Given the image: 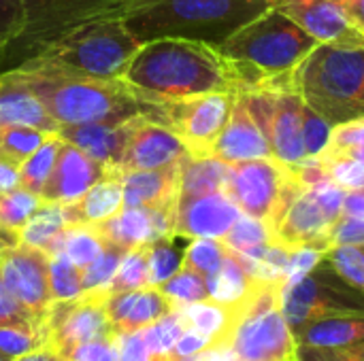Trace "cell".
<instances>
[{"mask_svg":"<svg viewBox=\"0 0 364 361\" xmlns=\"http://www.w3.org/2000/svg\"><path fill=\"white\" fill-rule=\"evenodd\" d=\"M11 72L41 98L58 126L119 123L132 117H149L166 126V102L124 79H92L30 66H15Z\"/></svg>","mask_w":364,"mask_h":361,"instance_id":"6da1fadb","label":"cell"},{"mask_svg":"<svg viewBox=\"0 0 364 361\" xmlns=\"http://www.w3.org/2000/svg\"><path fill=\"white\" fill-rule=\"evenodd\" d=\"M122 79L162 102L241 89V81L220 47L186 38L143 43Z\"/></svg>","mask_w":364,"mask_h":361,"instance_id":"7a4b0ae2","label":"cell"},{"mask_svg":"<svg viewBox=\"0 0 364 361\" xmlns=\"http://www.w3.org/2000/svg\"><path fill=\"white\" fill-rule=\"evenodd\" d=\"M271 6L273 0H115L100 17L122 19L141 45L186 38L220 47Z\"/></svg>","mask_w":364,"mask_h":361,"instance_id":"3957f363","label":"cell"},{"mask_svg":"<svg viewBox=\"0 0 364 361\" xmlns=\"http://www.w3.org/2000/svg\"><path fill=\"white\" fill-rule=\"evenodd\" d=\"M318 45L286 13L271 6L230 34L220 51L232 64L241 89H250L290 74Z\"/></svg>","mask_w":364,"mask_h":361,"instance_id":"277c9868","label":"cell"},{"mask_svg":"<svg viewBox=\"0 0 364 361\" xmlns=\"http://www.w3.org/2000/svg\"><path fill=\"white\" fill-rule=\"evenodd\" d=\"M141 43L117 17H96L75 26L34 57L17 64L92 79H122Z\"/></svg>","mask_w":364,"mask_h":361,"instance_id":"5b68a950","label":"cell"},{"mask_svg":"<svg viewBox=\"0 0 364 361\" xmlns=\"http://www.w3.org/2000/svg\"><path fill=\"white\" fill-rule=\"evenodd\" d=\"M303 102L333 126L364 115V45H318L292 72Z\"/></svg>","mask_w":364,"mask_h":361,"instance_id":"8992f818","label":"cell"},{"mask_svg":"<svg viewBox=\"0 0 364 361\" xmlns=\"http://www.w3.org/2000/svg\"><path fill=\"white\" fill-rule=\"evenodd\" d=\"M226 351L237 361H296L294 336L282 311V285H258L237 313Z\"/></svg>","mask_w":364,"mask_h":361,"instance_id":"52a82bcc","label":"cell"},{"mask_svg":"<svg viewBox=\"0 0 364 361\" xmlns=\"http://www.w3.org/2000/svg\"><path fill=\"white\" fill-rule=\"evenodd\" d=\"M346 189L331 179L303 183L284 206L271 234L275 245L294 249H331V236L343 215Z\"/></svg>","mask_w":364,"mask_h":361,"instance_id":"ba28073f","label":"cell"},{"mask_svg":"<svg viewBox=\"0 0 364 361\" xmlns=\"http://www.w3.org/2000/svg\"><path fill=\"white\" fill-rule=\"evenodd\" d=\"M294 72V70H292ZM292 72L258 87L237 91L269 140L271 155L288 166L305 164L307 151L303 145V98L294 89Z\"/></svg>","mask_w":364,"mask_h":361,"instance_id":"9c48e42d","label":"cell"},{"mask_svg":"<svg viewBox=\"0 0 364 361\" xmlns=\"http://www.w3.org/2000/svg\"><path fill=\"white\" fill-rule=\"evenodd\" d=\"M282 311L294 332L318 319L364 315V291L343 279L324 255L305 277L282 285Z\"/></svg>","mask_w":364,"mask_h":361,"instance_id":"30bf717a","label":"cell"},{"mask_svg":"<svg viewBox=\"0 0 364 361\" xmlns=\"http://www.w3.org/2000/svg\"><path fill=\"white\" fill-rule=\"evenodd\" d=\"M301 185L303 181L294 166L275 157H260L228 164L224 191L243 215L262 219L271 228Z\"/></svg>","mask_w":364,"mask_h":361,"instance_id":"8fae6325","label":"cell"},{"mask_svg":"<svg viewBox=\"0 0 364 361\" xmlns=\"http://www.w3.org/2000/svg\"><path fill=\"white\" fill-rule=\"evenodd\" d=\"M113 2L115 0H19L23 30L0 66V72L34 57L75 26L105 15Z\"/></svg>","mask_w":364,"mask_h":361,"instance_id":"7c38bea8","label":"cell"},{"mask_svg":"<svg viewBox=\"0 0 364 361\" xmlns=\"http://www.w3.org/2000/svg\"><path fill=\"white\" fill-rule=\"evenodd\" d=\"M107 298L85 291L73 300H53L45 317L47 349L66 360L79 345L115 336L105 309Z\"/></svg>","mask_w":364,"mask_h":361,"instance_id":"4fadbf2b","label":"cell"},{"mask_svg":"<svg viewBox=\"0 0 364 361\" xmlns=\"http://www.w3.org/2000/svg\"><path fill=\"white\" fill-rule=\"evenodd\" d=\"M237 91H211L166 102V126L181 138L190 155L207 157L222 134Z\"/></svg>","mask_w":364,"mask_h":361,"instance_id":"5bb4252c","label":"cell"},{"mask_svg":"<svg viewBox=\"0 0 364 361\" xmlns=\"http://www.w3.org/2000/svg\"><path fill=\"white\" fill-rule=\"evenodd\" d=\"M0 283L30 311L47 317L53 302L49 255L13 236L0 234Z\"/></svg>","mask_w":364,"mask_h":361,"instance_id":"9a60e30c","label":"cell"},{"mask_svg":"<svg viewBox=\"0 0 364 361\" xmlns=\"http://www.w3.org/2000/svg\"><path fill=\"white\" fill-rule=\"evenodd\" d=\"M273 6L286 13L320 45H364V36L352 26L341 0H273Z\"/></svg>","mask_w":364,"mask_h":361,"instance_id":"2e32d148","label":"cell"},{"mask_svg":"<svg viewBox=\"0 0 364 361\" xmlns=\"http://www.w3.org/2000/svg\"><path fill=\"white\" fill-rule=\"evenodd\" d=\"M186 155H190L186 145L168 126L158 123L149 117H143L134 126L113 174L166 168V166L179 164Z\"/></svg>","mask_w":364,"mask_h":361,"instance_id":"e0dca14e","label":"cell"},{"mask_svg":"<svg viewBox=\"0 0 364 361\" xmlns=\"http://www.w3.org/2000/svg\"><path fill=\"white\" fill-rule=\"evenodd\" d=\"M241 217V209L226 191L203 194L194 198L177 200L175 209V238H218L222 240L235 221Z\"/></svg>","mask_w":364,"mask_h":361,"instance_id":"ac0fdd59","label":"cell"},{"mask_svg":"<svg viewBox=\"0 0 364 361\" xmlns=\"http://www.w3.org/2000/svg\"><path fill=\"white\" fill-rule=\"evenodd\" d=\"M177 209V206H175ZM175 209H149V206H124L111 219L94 226L105 243L117 245L126 251L149 245L154 240L173 236Z\"/></svg>","mask_w":364,"mask_h":361,"instance_id":"d6986e66","label":"cell"},{"mask_svg":"<svg viewBox=\"0 0 364 361\" xmlns=\"http://www.w3.org/2000/svg\"><path fill=\"white\" fill-rule=\"evenodd\" d=\"M107 174H109L107 166H102L85 151L64 140L58 162L51 170V177L47 179L41 191V200L53 204H70L79 200L92 185H96Z\"/></svg>","mask_w":364,"mask_h":361,"instance_id":"ffe728a7","label":"cell"},{"mask_svg":"<svg viewBox=\"0 0 364 361\" xmlns=\"http://www.w3.org/2000/svg\"><path fill=\"white\" fill-rule=\"evenodd\" d=\"M211 157H218L226 164L273 157L269 140L264 138L260 126L256 123L254 115L250 113L247 104L239 94L235 98L232 113L211 149Z\"/></svg>","mask_w":364,"mask_h":361,"instance_id":"44dd1931","label":"cell"},{"mask_svg":"<svg viewBox=\"0 0 364 361\" xmlns=\"http://www.w3.org/2000/svg\"><path fill=\"white\" fill-rule=\"evenodd\" d=\"M143 117H132L128 121H119V123H81V126H60L58 134L79 147L81 151H85L90 157H94L96 162H100L102 166L109 168V172H113L122 160V153L128 145V138L134 130V126L141 121Z\"/></svg>","mask_w":364,"mask_h":361,"instance_id":"7402d4cb","label":"cell"},{"mask_svg":"<svg viewBox=\"0 0 364 361\" xmlns=\"http://www.w3.org/2000/svg\"><path fill=\"white\" fill-rule=\"evenodd\" d=\"M109 323L115 334L145 330L175 306L162 296L158 287H141L132 291L111 294L105 302Z\"/></svg>","mask_w":364,"mask_h":361,"instance_id":"603a6c76","label":"cell"},{"mask_svg":"<svg viewBox=\"0 0 364 361\" xmlns=\"http://www.w3.org/2000/svg\"><path fill=\"white\" fill-rule=\"evenodd\" d=\"M181 162L166 166V168L132 170V172L117 174L124 187V206L175 209L177 198H179Z\"/></svg>","mask_w":364,"mask_h":361,"instance_id":"cb8c5ba5","label":"cell"},{"mask_svg":"<svg viewBox=\"0 0 364 361\" xmlns=\"http://www.w3.org/2000/svg\"><path fill=\"white\" fill-rule=\"evenodd\" d=\"M2 126H28L43 132H58L60 128L41 98L11 70L0 72V128Z\"/></svg>","mask_w":364,"mask_h":361,"instance_id":"d4e9b609","label":"cell"},{"mask_svg":"<svg viewBox=\"0 0 364 361\" xmlns=\"http://www.w3.org/2000/svg\"><path fill=\"white\" fill-rule=\"evenodd\" d=\"M68 226H98L124 209V187L117 174L109 172L79 200L62 204Z\"/></svg>","mask_w":364,"mask_h":361,"instance_id":"484cf974","label":"cell"},{"mask_svg":"<svg viewBox=\"0 0 364 361\" xmlns=\"http://www.w3.org/2000/svg\"><path fill=\"white\" fill-rule=\"evenodd\" d=\"M292 336L296 347L339 349V347L358 345L364 340V315L318 319L296 328Z\"/></svg>","mask_w":364,"mask_h":361,"instance_id":"4316f807","label":"cell"},{"mask_svg":"<svg viewBox=\"0 0 364 361\" xmlns=\"http://www.w3.org/2000/svg\"><path fill=\"white\" fill-rule=\"evenodd\" d=\"M260 283L262 281L254 279L230 249L222 268L207 279L209 298L232 309H241L250 300V296L258 289Z\"/></svg>","mask_w":364,"mask_h":361,"instance_id":"83f0119b","label":"cell"},{"mask_svg":"<svg viewBox=\"0 0 364 361\" xmlns=\"http://www.w3.org/2000/svg\"><path fill=\"white\" fill-rule=\"evenodd\" d=\"M186 328H194L203 334H207L215 349H226V340L230 336L232 323L237 319L239 309L220 304L211 298L203 300V302H194L188 306H177Z\"/></svg>","mask_w":364,"mask_h":361,"instance_id":"f1b7e54d","label":"cell"},{"mask_svg":"<svg viewBox=\"0 0 364 361\" xmlns=\"http://www.w3.org/2000/svg\"><path fill=\"white\" fill-rule=\"evenodd\" d=\"M228 177V164L218 157H196L186 155L181 162V179H179V198H194L203 194L224 191Z\"/></svg>","mask_w":364,"mask_h":361,"instance_id":"f546056e","label":"cell"},{"mask_svg":"<svg viewBox=\"0 0 364 361\" xmlns=\"http://www.w3.org/2000/svg\"><path fill=\"white\" fill-rule=\"evenodd\" d=\"M68 226L66 215H64V206L62 204H53V202H43L36 213L30 217V221L21 228V232L17 234V240L43 249L47 255L55 243V238L62 234V230Z\"/></svg>","mask_w":364,"mask_h":361,"instance_id":"4dcf8cb0","label":"cell"},{"mask_svg":"<svg viewBox=\"0 0 364 361\" xmlns=\"http://www.w3.org/2000/svg\"><path fill=\"white\" fill-rule=\"evenodd\" d=\"M105 245V238L94 226H66L62 234L55 238L49 255L62 253L79 268H85L92 260L100 255Z\"/></svg>","mask_w":364,"mask_h":361,"instance_id":"1f68e13d","label":"cell"},{"mask_svg":"<svg viewBox=\"0 0 364 361\" xmlns=\"http://www.w3.org/2000/svg\"><path fill=\"white\" fill-rule=\"evenodd\" d=\"M222 240L230 251L241 253L250 260H260L267 253V249L275 245L271 228L262 219H256L243 213Z\"/></svg>","mask_w":364,"mask_h":361,"instance_id":"d6a6232c","label":"cell"},{"mask_svg":"<svg viewBox=\"0 0 364 361\" xmlns=\"http://www.w3.org/2000/svg\"><path fill=\"white\" fill-rule=\"evenodd\" d=\"M62 143H64V138L58 132L49 134L47 140L28 160H23L19 164V183H21L23 189L41 196L45 183L51 177V170H53V166L58 162Z\"/></svg>","mask_w":364,"mask_h":361,"instance_id":"836d02e7","label":"cell"},{"mask_svg":"<svg viewBox=\"0 0 364 361\" xmlns=\"http://www.w3.org/2000/svg\"><path fill=\"white\" fill-rule=\"evenodd\" d=\"M41 204V196L23 189L21 185L0 194V234L17 238L21 228L30 221Z\"/></svg>","mask_w":364,"mask_h":361,"instance_id":"e575fe53","label":"cell"},{"mask_svg":"<svg viewBox=\"0 0 364 361\" xmlns=\"http://www.w3.org/2000/svg\"><path fill=\"white\" fill-rule=\"evenodd\" d=\"M47 349V334L43 326L0 323V355L9 361L19 360L34 351Z\"/></svg>","mask_w":364,"mask_h":361,"instance_id":"d590c367","label":"cell"},{"mask_svg":"<svg viewBox=\"0 0 364 361\" xmlns=\"http://www.w3.org/2000/svg\"><path fill=\"white\" fill-rule=\"evenodd\" d=\"M49 134H55V132H43V130L28 128V126H2L0 128V157L19 166L47 140Z\"/></svg>","mask_w":364,"mask_h":361,"instance_id":"8d00e7d4","label":"cell"},{"mask_svg":"<svg viewBox=\"0 0 364 361\" xmlns=\"http://www.w3.org/2000/svg\"><path fill=\"white\" fill-rule=\"evenodd\" d=\"M162 296L177 309V306H188L194 302H203L209 298V287L207 279L186 266H181L179 272H175L168 281L158 285Z\"/></svg>","mask_w":364,"mask_h":361,"instance_id":"74e56055","label":"cell"},{"mask_svg":"<svg viewBox=\"0 0 364 361\" xmlns=\"http://www.w3.org/2000/svg\"><path fill=\"white\" fill-rule=\"evenodd\" d=\"M228 257V247L218 238H194L183 249V266L203 274L205 279L213 277Z\"/></svg>","mask_w":364,"mask_h":361,"instance_id":"f35d334b","label":"cell"},{"mask_svg":"<svg viewBox=\"0 0 364 361\" xmlns=\"http://www.w3.org/2000/svg\"><path fill=\"white\" fill-rule=\"evenodd\" d=\"M183 266V251L175 247V236H166L147 245V272L149 285L158 287L168 281Z\"/></svg>","mask_w":364,"mask_h":361,"instance_id":"ab89813d","label":"cell"},{"mask_svg":"<svg viewBox=\"0 0 364 361\" xmlns=\"http://www.w3.org/2000/svg\"><path fill=\"white\" fill-rule=\"evenodd\" d=\"M126 249L107 243L105 249L96 260H92L85 268H81V283H83V294L85 291H96V294H107L109 296V285L117 272V266L124 257Z\"/></svg>","mask_w":364,"mask_h":361,"instance_id":"60d3db41","label":"cell"},{"mask_svg":"<svg viewBox=\"0 0 364 361\" xmlns=\"http://www.w3.org/2000/svg\"><path fill=\"white\" fill-rule=\"evenodd\" d=\"M320 157H352L364 162V115L333 126L328 145Z\"/></svg>","mask_w":364,"mask_h":361,"instance_id":"b9f144b4","label":"cell"},{"mask_svg":"<svg viewBox=\"0 0 364 361\" xmlns=\"http://www.w3.org/2000/svg\"><path fill=\"white\" fill-rule=\"evenodd\" d=\"M149 285V272H147V245L130 249L124 253L117 272L109 285V296L119 291H132Z\"/></svg>","mask_w":364,"mask_h":361,"instance_id":"7bdbcfd3","label":"cell"},{"mask_svg":"<svg viewBox=\"0 0 364 361\" xmlns=\"http://www.w3.org/2000/svg\"><path fill=\"white\" fill-rule=\"evenodd\" d=\"M183 330H186V323L179 315V311L173 309L171 313H166L164 317H160L158 321L147 326L143 330V336H145V343L154 357H168V355H173V349H175L179 336L183 334Z\"/></svg>","mask_w":364,"mask_h":361,"instance_id":"ee69618b","label":"cell"},{"mask_svg":"<svg viewBox=\"0 0 364 361\" xmlns=\"http://www.w3.org/2000/svg\"><path fill=\"white\" fill-rule=\"evenodd\" d=\"M49 287L53 300H73L81 296V268L62 253L49 255Z\"/></svg>","mask_w":364,"mask_h":361,"instance_id":"f6af8a7d","label":"cell"},{"mask_svg":"<svg viewBox=\"0 0 364 361\" xmlns=\"http://www.w3.org/2000/svg\"><path fill=\"white\" fill-rule=\"evenodd\" d=\"M326 260L343 279H348L352 285L364 291V243L335 245L326 251Z\"/></svg>","mask_w":364,"mask_h":361,"instance_id":"bcb514c9","label":"cell"},{"mask_svg":"<svg viewBox=\"0 0 364 361\" xmlns=\"http://www.w3.org/2000/svg\"><path fill=\"white\" fill-rule=\"evenodd\" d=\"M326 179L337 183L346 191L364 187V162L352 157H318Z\"/></svg>","mask_w":364,"mask_h":361,"instance_id":"7dc6e473","label":"cell"},{"mask_svg":"<svg viewBox=\"0 0 364 361\" xmlns=\"http://www.w3.org/2000/svg\"><path fill=\"white\" fill-rule=\"evenodd\" d=\"M331 132H333V123L305 104L303 106V145H305L309 160H316L324 153Z\"/></svg>","mask_w":364,"mask_h":361,"instance_id":"c3c4849f","label":"cell"},{"mask_svg":"<svg viewBox=\"0 0 364 361\" xmlns=\"http://www.w3.org/2000/svg\"><path fill=\"white\" fill-rule=\"evenodd\" d=\"M23 30V11L19 0H0V66Z\"/></svg>","mask_w":364,"mask_h":361,"instance_id":"681fc988","label":"cell"},{"mask_svg":"<svg viewBox=\"0 0 364 361\" xmlns=\"http://www.w3.org/2000/svg\"><path fill=\"white\" fill-rule=\"evenodd\" d=\"M0 323H28V326H43L45 317L36 315L28 306H23L2 283H0Z\"/></svg>","mask_w":364,"mask_h":361,"instance_id":"f907efd6","label":"cell"},{"mask_svg":"<svg viewBox=\"0 0 364 361\" xmlns=\"http://www.w3.org/2000/svg\"><path fill=\"white\" fill-rule=\"evenodd\" d=\"M296 361H364V340L339 349L296 347Z\"/></svg>","mask_w":364,"mask_h":361,"instance_id":"816d5d0a","label":"cell"},{"mask_svg":"<svg viewBox=\"0 0 364 361\" xmlns=\"http://www.w3.org/2000/svg\"><path fill=\"white\" fill-rule=\"evenodd\" d=\"M115 355L117 361H151L154 355L145 343L143 330L115 334Z\"/></svg>","mask_w":364,"mask_h":361,"instance_id":"f5cc1de1","label":"cell"},{"mask_svg":"<svg viewBox=\"0 0 364 361\" xmlns=\"http://www.w3.org/2000/svg\"><path fill=\"white\" fill-rule=\"evenodd\" d=\"M211 351H220V349H215L213 340L207 334L194 328H186L173 349V355L175 357H203Z\"/></svg>","mask_w":364,"mask_h":361,"instance_id":"db71d44e","label":"cell"},{"mask_svg":"<svg viewBox=\"0 0 364 361\" xmlns=\"http://www.w3.org/2000/svg\"><path fill=\"white\" fill-rule=\"evenodd\" d=\"M66 361H117V355H115V336L79 345L66 357Z\"/></svg>","mask_w":364,"mask_h":361,"instance_id":"11a10c76","label":"cell"},{"mask_svg":"<svg viewBox=\"0 0 364 361\" xmlns=\"http://www.w3.org/2000/svg\"><path fill=\"white\" fill-rule=\"evenodd\" d=\"M364 243V215L363 217H341L333 230L331 247L335 245H360Z\"/></svg>","mask_w":364,"mask_h":361,"instance_id":"9f6ffc18","label":"cell"},{"mask_svg":"<svg viewBox=\"0 0 364 361\" xmlns=\"http://www.w3.org/2000/svg\"><path fill=\"white\" fill-rule=\"evenodd\" d=\"M19 185H21L19 183V166L0 157V194L11 191Z\"/></svg>","mask_w":364,"mask_h":361,"instance_id":"6f0895ef","label":"cell"},{"mask_svg":"<svg viewBox=\"0 0 364 361\" xmlns=\"http://www.w3.org/2000/svg\"><path fill=\"white\" fill-rule=\"evenodd\" d=\"M364 215V187L346 191L343 198V215L341 217H363Z\"/></svg>","mask_w":364,"mask_h":361,"instance_id":"680465c9","label":"cell"},{"mask_svg":"<svg viewBox=\"0 0 364 361\" xmlns=\"http://www.w3.org/2000/svg\"><path fill=\"white\" fill-rule=\"evenodd\" d=\"M352 26L364 36V0H341Z\"/></svg>","mask_w":364,"mask_h":361,"instance_id":"91938a15","label":"cell"},{"mask_svg":"<svg viewBox=\"0 0 364 361\" xmlns=\"http://www.w3.org/2000/svg\"><path fill=\"white\" fill-rule=\"evenodd\" d=\"M13 361H66L64 357H60L58 353H53L51 349H41V351H34V353H30V355H23V357H19V360H13Z\"/></svg>","mask_w":364,"mask_h":361,"instance_id":"94428289","label":"cell"},{"mask_svg":"<svg viewBox=\"0 0 364 361\" xmlns=\"http://www.w3.org/2000/svg\"><path fill=\"white\" fill-rule=\"evenodd\" d=\"M151 361H171V355H168V357H154Z\"/></svg>","mask_w":364,"mask_h":361,"instance_id":"6125c7cd","label":"cell"},{"mask_svg":"<svg viewBox=\"0 0 364 361\" xmlns=\"http://www.w3.org/2000/svg\"><path fill=\"white\" fill-rule=\"evenodd\" d=\"M0 361H9V360H6V357H2V355H0Z\"/></svg>","mask_w":364,"mask_h":361,"instance_id":"be15d7a7","label":"cell"}]
</instances>
